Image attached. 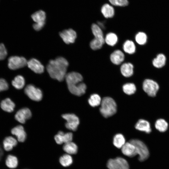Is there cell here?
<instances>
[{
    "mask_svg": "<svg viewBox=\"0 0 169 169\" xmlns=\"http://www.w3.org/2000/svg\"><path fill=\"white\" fill-rule=\"evenodd\" d=\"M32 116L30 110L28 108H24L19 110L15 115V118L19 122L24 123L26 120L30 119Z\"/></svg>",
    "mask_w": 169,
    "mask_h": 169,
    "instance_id": "12",
    "label": "cell"
},
{
    "mask_svg": "<svg viewBox=\"0 0 169 169\" xmlns=\"http://www.w3.org/2000/svg\"><path fill=\"white\" fill-rule=\"evenodd\" d=\"M100 111L102 115L107 118L114 115L117 111V105L114 100L109 97L102 100Z\"/></svg>",
    "mask_w": 169,
    "mask_h": 169,
    "instance_id": "2",
    "label": "cell"
},
{
    "mask_svg": "<svg viewBox=\"0 0 169 169\" xmlns=\"http://www.w3.org/2000/svg\"><path fill=\"white\" fill-rule=\"evenodd\" d=\"M65 79L68 88L76 85L81 82L83 77L79 73L71 72L67 74Z\"/></svg>",
    "mask_w": 169,
    "mask_h": 169,
    "instance_id": "10",
    "label": "cell"
},
{
    "mask_svg": "<svg viewBox=\"0 0 169 169\" xmlns=\"http://www.w3.org/2000/svg\"><path fill=\"white\" fill-rule=\"evenodd\" d=\"M135 39L138 44L140 45H143L146 43L147 36L145 33L140 32L135 35Z\"/></svg>",
    "mask_w": 169,
    "mask_h": 169,
    "instance_id": "36",
    "label": "cell"
},
{
    "mask_svg": "<svg viewBox=\"0 0 169 169\" xmlns=\"http://www.w3.org/2000/svg\"><path fill=\"white\" fill-rule=\"evenodd\" d=\"M63 150L69 154H75L78 151V146L74 143L71 141L65 143L63 146Z\"/></svg>",
    "mask_w": 169,
    "mask_h": 169,
    "instance_id": "27",
    "label": "cell"
},
{
    "mask_svg": "<svg viewBox=\"0 0 169 169\" xmlns=\"http://www.w3.org/2000/svg\"><path fill=\"white\" fill-rule=\"evenodd\" d=\"M135 128L138 130L147 133H150L151 131L149 122L143 119H140L138 121L135 125Z\"/></svg>",
    "mask_w": 169,
    "mask_h": 169,
    "instance_id": "18",
    "label": "cell"
},
{
    "mask_svg": "<svg viewBox=\"0 0 169 169\" xmlns=\"http://www.w3.org/2000/svg\"><path fill=\"white\" fill-rule=\"evenodd\" d=\"M8 55V51L4 45L3 43H0V60L5 59Z\"/></svg>",
    "mask_w": 169,
    "mask_h": 169,
    "instance_id": "38",
    "label": "cell"
},
{
    "mask_svg": "<svg viewBox=\"0 0 169 169\" xmlns=\"http://www.w3.org/2000/svg\"><path fill=\"white\" fill-rule=\"evenodd\" d=\"M27 61L26 59L23 57L11 56L8 59V66L11 70H16L27 65Z\"/></svg>",
    "mask_w": 169,
    "mask_h": 169,
    "instance_id": "4",
    "label": "cell"
},
{
    "mask_svg": "<svg viewBox=\"0 0 169 169\" xmlns=\"http://www.w3.org/2000/svg\"><path fill=\"white\" fill-rule=\"evenodd\" d=\"M118 41L117 35L112 32L108 33L105 37V42L107 45L111 46H115Z\"/></svg>",
    "mask_w": 169,
    "mask_h": 169,
    "instance_id": "28",
    "label": "cell"
},
{
    "mask_svg": "<svg viewBox=\"0 0 169 169\" xmlns=\"http://www.w3.org/2000/svg\"><path fill=\"white\" fill-rule=\"evenodd\" d=\"M68 65V62L65 59L59 57L54 59L50 60L46 69L51 78L62 81L65 78Z\"/></svg>",
    "mask_w": 169,
    "mask_h": 169,
    "instance_id": "1",
    "label": "cell"
},
{
    "mask_svg": "<svg viewBox=\"0 0 169 169\" xmlns=\"http://www.w3.org/2000/svg\"><path fill=\"white\" fill-rule=\"evenodd\" d=\"M31 18L35 22L33 25L34 30L38 31L41 29L45 24L46 13L43 10L37 11L31 15Z\"/></svg>",
    "mask_w": 169,
    "mask_h": 169,
    "instance_id": "6",
    "label": "cell"
},
{
    "mask_svg": "<svg viewBox=\"0 0 169 169\" xmlns=\"http://www.w3.org/2000/svg\"><path fill=\"white\" fill-rule=\"evenodd\" d=\"M2 151H1V150L0 149V159H1V156H2Z\"/></svg>",
    "mask_w": 169,
    "mask_h": 169,
    "instance_id": "43",
    "label": "cell"
},
{
    "mask_svg": "<svg viewBox=\"0 0 169 169\" xmlns=\"http://www.w3.org/2000/svg\"><path fill=\"white\" fill-rule=\"evenodd\" d=\"M15 106V103L9 98L2 100L0 103V107L4 111L8 113L13 111Z\"/></svg>",
    "mask_w": 169,
    "mask_h": 169,
    "instance_id": "21",
    "label": "cell"
},
{
    "mask_svg": "<svg viewBox=\"0 0 169 169\" xmlns=\"http://www.w3.org/2000/svg\"><path fill=\"white\" fill-rule=\"evenodd\" d=\"M8 88V84L6 80L3 78H0V92L7 90Z\"/></svg>",
    "mask_w": 169,
    "mask_h": 169,
    "instance_id": "39",
    "label": "cell"
},
{
    "mask_svg": "<svg viewBox=\"0 0 169 169\" xmlns=\"http://www.w3.org/2000/svg\"><path fill=\"white\" fill-rule=\"evenodd\" d=\"M142 88L149 96L154 97L156 95L159 87L155 81L150 79H146L143 83Z\"/></svg>",
    "mask_w": 169,
    "mask_h": 169,
    "instance_id": "7",
    "label": "cell"
},
{
    "mask_svg": "<svg viewBox=\"0 0 169 169\" xmlns=\"http://www.w3.org/2000/svg\"><path fill=\"white\" fill-rule=\"evenodd\" d=\"M123 49L125 53L129 54H132L136 52V47L132 41L127 40L123 44Z\"/></svg>",
    "mask_w": 169,
    "mask_h": 169,
    "instance_id": "26",
    "label": "cell"
},
{
    "mask_svg": "<svg viewBox=\"0 0 169 169\" xmlns=\"http://www.w3.org/2000/svg\"><path fill=\"white\" fill-rule=\"evenodd\" d=\"M102 100L100 96L97 94L91 95L88 100L89 105L93 107L97 106L101 103Z\"/></svg>",
    "mask_w": 169,
    "mask_h": 169,
    "instance_id": "32",
    "label": "cell"
},
{
    "mask_svg": "<svg viewBox=\"0 0 169 169\" xmlns=\"http://www.w3.org/2000/svg\"><path fill=\"white\" fill-rule=\"evenodd\" d=\"M156 128L161 132H164L168 129V124L164 119H158L156 120L155 124Z\"/></svg>",
    "mask_w": 169,
    "mask_h": 169,
    "instance_id": "31",
    "label": "cell"
},
{
    "mask_svg": "<svg viewBox=\"0 0 169 169\" xmlns=\"http://www.w3.org/2000/svg\"><path fill=\"white\" fill-rule=\"evenodd\" d=\"M11 133L15 136L18 141L20 142H23L26 138V134L23 127L21 125H17L11 130Z\"/></svg>",
    "mask_w": 169,
    "mask_h": 169,
    "instance_id": "16",
    "label": "cell"
},
{
    "mask_svg": "<svg viewBox=\"0 0 169 169\" xmlns=\"http://www.w3.org/2000/svg\"><path fill=\"white\" fill-rule=\"evenodd\" d=\"M59 34L64 42L67 44L74 43L77 37L76 33L71 28L64 30Z\"/></svg>",
    "mask_w": 169,
    "mask_h": 169,
    "instance_id": "11",
    "label": "cell"
},
{
    "mask_svg": "<svg viewBox=\"0 0 169 169\" xmlns=\"http://www.w3.org/2000/svg\"><path fill=\"white\" fill-rule=\"evenodd\" d=\"M107 166L109 169H129V165L127 161L120 157L109 160Z\"/></svg>",
    "mask_w": 169,
    "mask_h": 169,
    "instance_id": "5",
    "label": "cell"
},
{
    "mask_svg": "<svg viewBox=\"0 0 169 169\" xmlns=\"http://www.w3.org/2000/svg\"><path fill=\"white\" fill-rule=\"evenodd\" d=\"M12 84L15 88L18 90L21 89L25 85V79L22 75H18L12 81Z\"/></svg>",
    "mask_w": 169,
    "mask_h": 169,
    "instance_id": "29",
    "label": "cell"
},
{
    "mask_svg": "<svg viewBox=\"0 0 169 169\" xmlns=\"http://www.w3.org/2000/svg\"><path fill=\"white\" fill-rule=\"evenodd\" d=\"M62 117L66 120V127L69 130L75 131L79 123V118L74 114H65L62 115Z\"/></svg>",
    "mask_w": 169,
    "mask_h": 169,
    "instance_id": "9",
    "label": "cell"
},
{
    "mask_svg": "<svg viewBox=\"0 0 169 169\" xmlns=\"http://www.w3.org/2000/svg\"><path fill=\"white\" fill-rule=\"evenodd\" d=\"M101 12L106 18H112L115 14L114 8L111 5L108 3L105 4L102 6Z\"/></svg>",
    "mask_w": 169,
    "mask_h": 169,
    "instance_id": "22",
    "label": "cell"
},
{
    "mask_svg": "<svg viewBox=\"0 0 169 169\" xmlns=\"http://www.w3.org/2000/svg\"><path fill=\"white\" fill-rule=\"evenodd\" d=\"M73 137L72 133H64L62 131H59L54 136L56 143L58 144L66 143L72 141Z\"/></svg>",
    "mask_w": 169,
    "mask_h": 169,
    "instance_id": "14",
    "label": "cell"
},
{
    "mask_svg": "<svg viewBox=\"0 0 169 169\" xmlns=\"http://www.w3.org/2000/svg\"><path fill=\"white\" fill-rule=\"evenodd\" d=\"M91 29L94 38L105 42V37L102 29L97 24L93 23L91 25Z\"/></svg>",
    "mask_w": 169,
    "mask_h": 169,
    "instance_id": "23",
    "label": "cell"
},
{
    "mask_svg": "<svg viewBox=\"0 0 169 169\" xmlns=\"http://www.w3.org/2000/svg\"><path fill=\"white\" fill-rule=\"evenodd\" d=\"M124 92L127 95H130L135 93L136 90L135 84L133 83H128L124 84L122 86Z\"/></svg>",
    "mask_w": 169,
    "mask_h": 169,
    "instance_id": "33",
    "label": "cell"
},
{
    "mask_svg": "<svg viewBox=\"0 0 169 169\" xmlns=\"http://www.w3.org/2000/svg\"><path fill=\"white\" fill-rule=\"evenodd\" d=\"M166 61V56L162 54H158L152 60V64L157 68H161L165 64Z\"/></svg>",
    "mask_w": 169,
    "mask_h": 169,
    "instance_id": "25",
    "label": "cell"
},
{
    "mask_svg": "<svg viewBox=\"0 0 169 169\" xmlns=\"http://www.w3.org/2000/svg\"><path fill=\"white\" fill-rule=\"evenodd\" d=\"M17 144V141L16 140L11 136L6 137L3 142V147L7 151L11 150Z\"/></svg>",
    "mask_w": 169,
    "mask_h": 169,
    "instance_id": "24",
    "label": "cell"
},
{
    "mask_svg": "<svg viewBox=\"0 0 169 169\" xmlns=\"http://www.w3.org/2000/svg\"><path fill=\"white\" fill-rule=\"evenodd\" d=\"M116 6L125 7L129 4L128 0H116Z\"/></svg>",
    "mask_w": 169,
    "mask_h": 169,
    "instance_id": "40",
    "label": "cell"
},
{
    "mask_svg": "<svg viewBox=\"0 0 169 169\" xmlns=\"http://www.w3.org/2000/svg\"><path fill=\"white\" fill-rule=\"evenodd\" d=\"M111 4L113 6H116V0H108Z\"/></svg>",
    "mask_w": 169,
    "mask_h": 169,
    "instance_id": "42",
    "label": "cell"
},
{
    "mask_svg": "<svg viewBox=\"0 0 169 169\" xmlns=\"http://www.w3.org/2000/svg\"><path fill=\"white\" fill-rule=\"evenodd\" d=\"M97 24L102 29L105 28V26L104 23L99 21L98 22Z\"/></svg>",
    "mask_w": 169,
    "mask_h": 169,
    "instance_id": "41",
    "label": "cell"
},
{
    "mask_svg": "<svg viewBox=\"0 0 169 169\" xmlns=\"http://www.w3.org/2000/svg\"><path fill=\"white\" fill-rule=\"evenodd\" d=\"M86 88L85 84L82 82L75 86L68 88L72 94L78 96L84 95L86 92Z\"/></svg>",
    "mask_w": 169,
    "mask_h": 169,
    "instance_id": "19",
    "label": "cell"
},
{
    "mask_svg": "<svg viewBox=\"0 0 169 169\" xmlns=\"http://www.w3.org/2000/svg\"><path fill=\"white\" fill-rule=\"evenodd\" d=\"M27 65L30 69L36 73L41 74L44 71V66L36 59H30L27 61Z\"/></svg>",
    "mask_w": 169,
    "mask_h": 169,
    "instance_id": "13",
    "label": "cell"
},
{
    "mask_svg": "<svg viewBox=\"0 0 169 169\" xmlns=\"http://www.w3.org/2000/svg\"><path fill=\"white\" fill-rule=\"evenodd\" d=\"M61 164L64 166L67 167L70 165L73 161L72 157L69 154H65L61 156L59 159Z\"/></svg>",
    "mask_w": 169,
    "mask_h": 169,
    "instance_id": "35",
    "label": "cell"
},
{
    "mask_svg": "<svg viewBox=\"0 0 169 169\" xmlns=\"http://www.w3.org/2000/svg\"><path fill=\"white\" fill-rule=\"evenodd\" d=\"M24 91L26 95L33 100L39 101L42 98L43 93L41 90L33 84L27 85Z\"/></svg>",
    "mask_w": 169,
    "mask_h": 169,
    "instance_id": "8",
    "label": "cell"
},
{
    "mask_svg": "<svg viewBox=\"0 0 169 169\" xmlns=\"http://www.w3.org/2000/svg\"><path fill=\"white\" fill-rule=\"evenodd\" d=\"M18 164V160L15 156L12 155L8 156L6 160V164L8 167L10 168H15Z\"/></svg>",
    "mask_w": 169,
    "mask_h": 169,
    "instance_id": "34",
    "label": "cell"
},
{
    "mask_svg": "<svg viewBox=\"0 0 169 169\" xmlns=\"http://www.w3.org/2000/svg\"><path fill=\"white\" fill-rule=\"evenodd\" d=\"M130 142L135 146L140 161H144L148 158L149 155L148 149L142 141L138 139H133L131 140Z\"/></svg>",
    "mask_w": 169,
    "mask_h": 169,
    "instance_id": "3",
    "label": "cell"
},
{
    "mask_svg": "<svg viewBox=\"0 0 169 169\" xmlns=\"http://www.w3.org/2000/svg\"><path fill=\"white\" fill-rule=\"evenodd\" d=\"M122 153L129 157H133L137 155L135 146L130 141L126 142L121 148Z\"/></svg>",
    "mask_w": 169,
    "mask_h": 169,
    "instance_id": "17",
    "label": "cell"
},
{
    "mask_svg": "<svg viewBox=\"0 0 169 169\" xmlns=\"http://www.w3.org/2000/svg\"><path fill=\"white\" fill-rule=\"evenodd\" d=\"M125 59L124 53L119 49L114 51L110 55V59L111 62L116 65L121 64Z\"/></svg>",
    "mask_w": 169,
    "mask_h": 169,
    "instance_id": "15",
    "label": "cell"
},
{
    "mask_svg": "<svg viewBox=\"0 0 169 169\" xmlns=\"http://www.w3.org/2000/svg\"><path fill=\"white\" fill-rule=\"evenodd\" d=\"M104 41L94 38L90 43V46L91 49L96 50L100 49L105 43Z\"/></svg>",
    "mask_w": 169,
    "mask_h": 169,
    "instance_id": "37",
    "label": "cell"
},
{
    "mask_svg": "<svg viewBox=\"0 0 169 169\" xmlns=\"http://www.w3.org/2000/svg\"><path fill=\"white\" fill-rule=\"evenodd\" d=\"M120 71L124 76L125 77H130L133 74V65L130 62L124 63L120 67Z\"/></svg>",
    "mask_w": 169,
    "mask_h": 169,
    "instance_id": "20",
    "label": "cell"
},
{
    "mask_svg": "<svg viewBox=\"0 0 169 169\" xmlns=\"http://www.w3.org/2000/svg\"><path fill=\"white\" fill-rule=\"evenodd\" d=\"M113 143L115 147L118 148H120L125 143V140L123 135L118 133L114 136Z\"/></svg>",
    "mask_w": 169,
    "mask_h": 169,
    "instance_id": "30",
    "label": "cell"
}]
</instances>
